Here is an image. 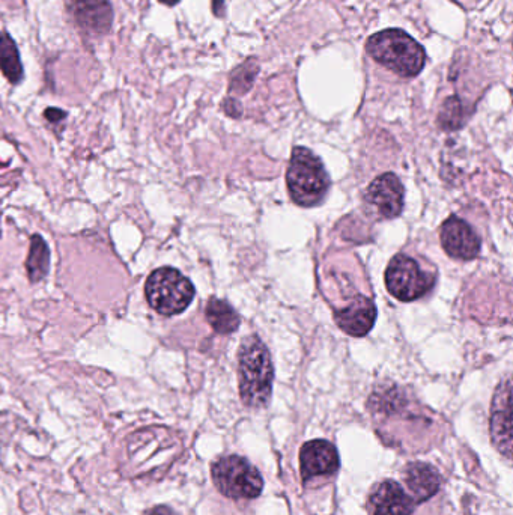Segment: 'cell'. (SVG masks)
I'll return each mask as SVG.
<instances>
[{
    "instance_id": "obj_7",
    "label": "cell",
    "mask_w": 513,
    "mask_h": 515,
    "mask_svg": "<svg viewBox=\"0 0 513 515\" xmlns=\"http://www.w3.org/2000/svg\"><path fill=\"white\" fill-rule=\"evenodd\" d=\"M441 246L444 252L455 260L471 261L480 253L479 235L465 220L450 216L441 226Z\"/></svg>"
},
{
    "instance_id": "obj_15",
    "label": "cell",
    "mask_w": 513,
    "mask_h": 515,
    "mask_svg": "<svg viewBox=\"0 0 513 515\" xmlns=\"http://www.w3.org/2000/svg\"><path fill=\"white\" fill-rule=\"evenodd\" d=\"M205 317L210 326L220 335L234 333L241 324L237 311L226 300L216 299V297L208 300Z\"/></svg>"
},
{
    "instance_id": "obj_21",
    "label": "cell",
    "mask_w": 513,
    "mask_h": 515,
    "mask_svg": "<svg viewBox=\"0 0 513 515\" xmlns=\"http://www.w3.org/2000/svg\"><path fill=\"white\" fill-rule=\"evenodd\" d=\"M44 116H46L49 121H61L62 118H65L67 116V113L64 112V110L59 109H47L46 113H44Z\"/></svg>"
},
{
    "instance_id": "obj_16",
    "label": "cell",
    "mask_w": 513,
    "mask_h": 515,
    "mask_svg": "<svg viewBox=\"0 0 513 515\" xmlns=\"http://www.w3.org/2000/svg\"><path fill=\"white\" fill-rule=\"evenodd\" d=\"M0 71L13 85H19L25 77L19 49L8 34L0 35Z\"/></svg>"
},
{
    "instance_id": "obj_13",
    "label": "cell",
    "mask_w": 513,
    "mask_h": 515,
    "mask_svg": "<svg viewBox=\"0 0 513 515\" xmlns=\"http://www.w3.org/2000/svg\"><path fill=\"white\" fill-rule=\"evenodd\" d=\"M369 509L372 515H411L414 502L398 482L386 481L371 494Z\"/></svg>"
},
{
    "instance_id": "obj_9",
    "label": "cell",
    "mask_w": 513,
    "mask_h": 515,
    "mask_svg": "<svg viewBox=\"0 0 513 515\" xmlns=\"http://www.w3.org/2000/svg\"><path fill=\"white\" fill-rule=\"evenodd\" d=\"M405 190L392 172L380 175L369 184L365 199L383 219H395L404 210Z\"/></svg>"
},
{
    "instance_id": "obj_12",
    "label": "cell",
    "mask_w": 513,
    "mask_h": 515,
    "mask_svg": "<svg viewBox=\"0 0 513 515\" xmlns=\"http://www.w3.org/2000/svg\"><path fill=\"white\" fill-rule=\"evenodd\" d=\"M301 475L304 479L331 475L339 467V454L336 446L327 440H312L300 452Z\"/></svg>"
},
{
    "instance_id": "obj_3",
    "label": "cell",
    "mask_w": 513,
    "mask_h": 515,
    "mask_svg": "<svg viewBox=\"0 0 513 515\" xmlns=\"http://www.w3.org/2000/svg\"><path fill=\"white\" fill-rule=\"evenodd\" d=\"M288 192L295 204L304 208L316 207L330 192L331 180L316 154L304 147L294 148L288 174Z\"/></svg>"
},
{
    "instance_id": "obj_23",
    "label": "cell",
    "mask_w": 513,
    "mask_h": 515,
    "mask_svg": "<svg viewBox=\"0 0 513 515\" xmlns=\"http://www.w3.org/2000/svg\"><path fill=\"white\" fill-rule=\"evenodd\" d=\"M160 2L167 7H174V5L180 4L181 0H160Z\"/></svg>"
},
{
    "instance_id": "obj_22",
    "label": "cell",
    "mask_w": 513,
    "mask_h": 515,
    "mask_svg": "<svg viewBox=\"0 0 513 515\" xmlns=\"http://www.w3.org/2000/svg\"><path fill=\"white\" fill-rule=\"evenodd\" d=\"M148 515H170V514H169V511H167V509L157 508V509H154V511L149 512Z\"/></svg>"
},
{
    "instance_id": "obj_8",
    "label": "cell",
    "mask_w": 513,
    "mask_h": 515,
    "mask_svg": "<svg viewBox=\"0 0 513 515\" xmlns=\"http://www.w3.org/2000/svg\"><path fill=\"white\" fill-rule=\"evenodd\" d=\"M70 14L77 28L88 37H104L113 23L110 0H70Z\"/></svg>"
},
{
    "instance_id": "obj_20",
    "label": "cell",
    "mask_w": 513,
    "mask_h": 515,
    "mask_svg": "<svg viewBox=\"0 0 513 515\" xmlns=\"http://www.w3.org/2000/svg\"><path fill=\"white\" fill-rule=\"evenodd\" d=\"M223 109H225V112L228 113L229 116H234V118H238V116H241V113H243L241 104L238 103L235 98H228V100H225V103H223Z\"/></svg>"
},
{
    "instance_id": "obj_10",
    "label": "cell",
    "mask_w": 513,
    "mask_h": 515,
    "mask_svg": "<svg viewBox=\"0 0 513 515\" xmlns=\"http://www.w3.org/2000/svg\"><path fill=\"white\" fill-rule=\"evenodd\" d=\"M377 315L375 303L368 297L357 294L353 302L334 312V321L347 335L363 338L374 329Z\"/></svg>"
},
{
    "instance_id": "obj_5",
    "label": "cell",
    "mask_w": 513,
    "mask_h": 515,
    "mask_svg": "<svg viewBox=\"0 0 513 515\" xmlns=\"http://www.w3.org/2000/svg\"><path fill=\"white\" fill-rule=\"evenodd\" d=\"M213 479L217 488L231 499H255L264 488L261 473L238 455L220 458L213 466Z\"/></svg>"
},
{
    "instance_id": "obj_2",
    "label": "cell",
    "mask_w": 513,
    "mask_h": 515,
    "mask_svg": "<svg viewBox=\"0 0 513 515\" xmlns=\"http://www.w3.org/2000/svg\"><path fill=\"white\" fill-rule=\"evenodd\" d=\"M366 52L378 64L401 77H416L426 64V52L401 29L377 32L366 43Z\"/></svg>"
},
{
    "instance_id": "obj_17",
    "label": "cell",
    "mask_w": 513,
    "mask_h": 515,
    "mask_svg": "<svg viewBox=\"0 0 513 515\" xmlns=\"http://www.w3.org/2000/svg\"><path fill=\"white\" fill-rule=\"evenodd\" d=\"M26 270H28L31 282L43 281L49 275L50 250L41 235L35 234L31 238V250H29L28 260H26Z\"/></svg>"
},
{
    "instance_id": "obj_19",
    "label": "cell",
    "mask_w": 513,
    "mask_h": 515,
    "mask_svg": "<svg viewBox=\"0 0 513 515\" xmlns=\"http://www.w3.org/2000/svg\"><path fill=\"white\" fill-rule=\"evenodd\" d=\"M464 119V106H462L461 100L458 97L447 98L441 107L440 116H438L441 127L446 130H456L464 124Z\"/></svg>"
},
{
    "instance_id": "obj_1",
    "label": "cell",
    "mask_w": 513,
    "mask_h": 515,
    "mask_svg": "<svg viewBox=\"0 0 513 515\" xmlns=\"http://www.w3.org/2000/svg\"><path fill=\"white\" fill-rule=\"evenodd\" d=\"M238 375L241 400L247 407L262 409L270 403L274 380L273 360L258 336H249L241 342Z\"/></svg>"
},
{
    "instance_id": "obj_18",
    "label": "cell",
    "mask_w": 513,
    "mask_h": 515,
    "mask_svg": "<svg viewBox=\"0 0 513 515\" xmlns=\"http://www.w3.org/2000/svg\"><path fill=\"white\" fill-rule=\"evenodd\" d=\"M259 74V64L256 59H247L240 67L235 68L229 80L231 94L244 95L252 89Z\"/></svg>"
},
{
    "instance_id": "obj_6",
    "label": "cell",
    "mask_w": 513,
    "mask_h": 515,
    "mask_svg": "<svg viewBox=\"0 0 513 515\" xmlns=\"http://www.w3.org/2000/svg\"><path fill=\"white\" fill-rule=\"evenodd\" d=\"M435 276L423 272L420 264L408 255H396L386 270V287L395 299L414 302L434 288Z\"/></svg>"
},
{
    "instance_id": "obj_11",
    "label": "cell",
    "mask_w": 513,
    "mask_h": 515,
    "mask_svg": "<svg viewBox=\"0 0 513 515\" xmlns=\"http://www.w3.org/2000/svg\"><path fill=\"white\" fill-rule=\"evenodd\" d=\"M510 380L504 381L495 392L491 413V436L498 451L506 458L512 455V421H510Z\"/></svg>"
},
{
    "instance_id": "obj_14",
    "label": "cell",
    "mask_w": 513,
    "mask_h": 515,
    "mask_svg": "<svg viewBox=\"0 0 513 515\" xmlns=\"http://www.w3.org/2000/svg\"><path fill=\"white\" fill-rule=\"evenodd\" d=\"M405 482L417 502H425L437 493L441 484V476L429 464L411 463L405 469Z\"/></svg>"
},
{
    "instance_id": "obj_4",
    "label": "cell",
    "mask_w": 513,
    "mask_h": 515,
    "mask_svg": "<svg viewBox=\"0 0 513 515\" xmlns=\"http://www.w3.org/2000/svg\"><path fill=\"white\" fill-rule=\"evenodd\" d=\"M149 306L164 317L181 314L195 299L192 282L172 267H161L149 275L145 285Z\"/></svg>"
}]
</instances>
